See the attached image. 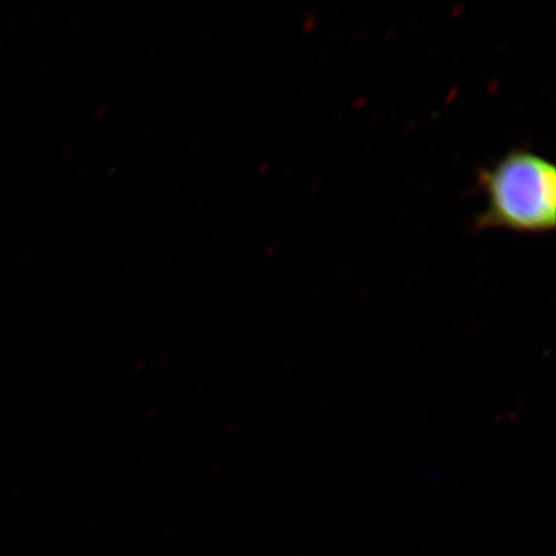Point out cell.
Instances as JSON below:
<instances>
[{
	"label": "cell",
	"instance_id": "6da1fadb",
	"mask_svg": "<svg viewBox=\"0 0 556 556\" xmlns=\"http://www.w3.org/2000/svg\"><path fill=\"white\" fill-rule=\"evenodd\" d=\"M485 205L477 215L479 231L503 229L544 235L556 226V166L536 152L513 150L478 173Z\"/></svg>",
	"mask_w": 556,
	"mask_h": 556
}]
</instances>
